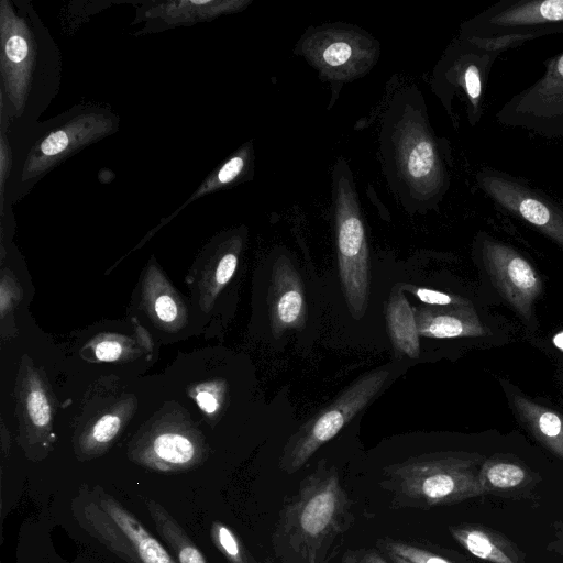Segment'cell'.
<instances>
[{
    "label": "cell",
    "mask_w": 563,
    "mask_h": 563,
    "mask_svg": "<svg viewBox=\"0 0 563 563\" xmlns=\"http://www.w3.org/2000/svg\"><path fill=\"white\" fill-rule=\"evenodd\" d=\"M62 54L32 3L0 2V111L8 126L38 121L57 96Z\"/></svg>",
    "instance_id": "1"
},
{
    "label": "cell",
    "mask_w": 563,
    "mask_h": 563,
    "mask_svg": "<svg viewBox=\"0 0 563 563\" xmlns=\"http://www.w3.org/2000/svg\"><path fill=\"white\" fill-rule=\"evenodd\" d=\"M120 120L109 106L75 104L45 121L8 126L12 167L7 181L1 217L5 207L24 198L51 170L87 146L114 134Z\"/></svg>",
    "instance_id": "2"
},
{
    "label": "cell",
    "mask_w": 563,
    "mask_h": 563,
    "mask_svg": "<svg viewBox=\"0 0 563 563\" xmlns=\"http://www.w3.org/2000/svg\"><path fill=\"white\" fill-rule=\"evenodd\" d=\"M79 526L126 563H176L137 518L103 488H82L71 501Z\"/></svg>",
    "instance_id": "3"
},
{
    "label": "cell",
    "mask_w": 563,
    "mask_h": 563,
    "mask_svg": "<svg viewBox=\"0 0 563 563\" xmlns=\"http://www.w3.org/2000/svg\"><path fill=\"white\" fill-rule=\"evenodd\" d=\"M347 497L333 467L322 461L317 470L301 482L295 499L286 507L280 532L297 552L317 554L330 538L345 527Z\"/></svg>",
    "instance_id": "4"
},
{
    "label": "cell",
    "mask_w": 563,
    "mask_h": 563,
    "mask_svg": "<svg viewBox=\"0 0 563 563\" xmlns=\"http://www.w3.org/2000/svg\"><path fill=\"white\" fill-rule=\"evenodd\" d=\"M527 41L529 38L518 36L478 38L460 35L439 62L433 77V90L452 119V100L461 97L466 104L468 123L475 126L481 121L486 85L496 58Z\"/></svg>",
    "instance_id": "5"
},
{
    "label": "cell",
    "mask_w": 563,
    "mask_h": 563,
    "mask_svg": "<svg viewBox=\"0 0 563 563\" xmlns=\"http://www.w3.org/2000/svg\"><path fill=\"white\" fill-rule=\"evenodd\" d=\"M470 461L445 454L410 457L386 468L399 504L429 507L460 501L483 493Z\"/></svg>",
    "instance_id": "6"
},
{
    "label": "cell",
    "mask_w": 563,
    "mask_h": 563,
    "mask_svg": "<svg viewBox=\"0 0 563 563\" xmlns=\"http://www.w3.org/2000/svg\"><path fill=\"white\" fill-rule=\"evenodd\" d=\"M334 187L340 280L350 312L358 320L368 306L369 257L357 195L343 161L335 166Z\"/></svg>",
    "instance_id": "7"
},
{
    "label": "cell",
    "mask_w": 563,
    "mask_h": 563,
    "mask_svg": "<svg viewBox=\"0 0 563 563\" xmlns=\"http://www.w3.org/2000/svg\"><path fill=\"white\" fill-rule=\"evenodd\" d=\"M388 376L389 371L385 368L365 373L307 420L286 442L280 468L292 474L303 466L379 394Z\"/></svg>",
    "instance_id": "8"
},
{
    "label": "cell",
    "mask_w": 563,
    "mask_h": 563,
    "mask_svg": "<svg viewBox=\"0 0 563 563\" xmlns=\"http://www.w3.org/2000/svg\"><path fill=\"white\" fill-rule=\"evenodd\" d=\"M391 167L400 181L422 203L440 202L450 186V178L435 137L426 118L404 115L394 126Z\"/></svg>",
    "instance_id": "9"
},
{
    "label": "cell",
    "mask_w": 563,
    "mask_h": 563,
    "mask_svg": "<svg viewBox=\"0 0 563 563\" xmlns=\"http://www.w3.org/2000/svg\"><path fill=\"white\" fill-rule=\"evenodd\" d=\"M475 179L496 208L527 222L563 249V198L492 167L478 170Z\"/></svg>",
    "instance_id": "10"
},
{
    "label": "cell",
    "mask_w": 563,
    "mask_h": 563,
    "mask_svg": "<svg viewBox=\"0 0 563 563\" xmlns=\"http://www.w3.org/2000/svg\"><path fill=\"white\" fill-rule=\"evenodd\" d=\"M542 76L512 96L496 113L499 124L539 136L563 137V52L543 63Z\"/></svg>",
    "instance_id": "11"
},
{
    "label": "cell",
    "mask_w": 563,
    "mask_h": 563,
    "mask_svg": "<svg viewBox=\"0 0 563 563\" xmlns=\"http://www.w3.org/2000/svg\"><path fill=\"white\" fill-rule=\"evenodd\" d=\"M563 33V0H501L467 20L460 35L529 40Z\"/></svg>",
    "instance_id": "12"
},
{
    "label": "cell",
    "mask_w": 563,
    "mask_h": 563,
    "mask_svg": "<svg viewBox=\"0 0 563 563\" xmlns=\"http://www.w3.org/2000/svg\"><path fill=\"white\" fill-rule=\"evenodd\" d=\"M478 250L501 294L522 314L530 312L541 291V282L531 264L511 246L482 233Z\"/></svg>",
    "instance_id": "13"
},
{
    "label": "cell",
    "mask_w": 563,
    "mask_h": 563,
    "mask_svg": "<svg viewBox=\"0 0 563 563\" xmlns=\"http://www.w3.org/2000/svg\"><path fill=\"white\" fill-rule=\"evenodd\" d=\"M305 52L320 70L338 78L363 71L374 59V45L364 35L331 29L307 40Z\"/></svg>",
    "instance_id": "14"
},
{
    "label": "cell",
    "mask_w": 563,
    "mask_h": 563,
    "mask_svg": "<svg viewBox=\"0 0 563 563\" xmlns=\"http://www.w3.org/2000/svg\"><path fill=\"white\" fill-rule=\"evenodd\" d=\"M269 320L277 339L287 330H301L306 325L307 310L301 277L285 255L273 264L268 292Z\"/></svg>",
    "instance_id": "15"
},
{
    "label": "cell",
    "mask_w": 563,
    "mask_h": 563,
    "mask_svg": "<svg viewBox=\"0 0 563 563\" xmlns=\"http://www.w3.org/2000/svg\"><path fill=\"white\" fill-rule=\"evenodd\" d=\"M245 1H167L144 2L134 23L145 22L144 32H155L184 24L211 20L241 9Z\"/></svg>",
    "instance_id": "16"
},
{
    "label": "cell",
    "mask_w": 563,
    "mask_h": 563,
    "mask_svg": "<svg viewBox=\"0 0 563 563\" xmlns=\"http://www.w3.org/2000/svg\"><path fill=\"white\" fill-rule=\"evenodd\" d=\"M420 336L454 339L482 336L485 327L467 302L452 306L422 305L413 308Z\"/></svg>",
    "instance_id": "17"
},
{
    "label": "cell",
    "mask_w": 563,
    "mask_h": 563,
    "mask_svg": "<svg viewBox=\"0 0 563 563\" xmlns=\"http://www.w3.org/2000/svg\"><path fill=\"white\" fill-rule=\"evenodd\" d=\"M201 457L196 442L180 433H162L136 454L139 463L161 472L194 467Z\"/></svg>",
    "instance_id": "18"
},
{
    "label": "cell",
    "mask_w": 563,
    "mask_h": 563,
    "mask_svg": "<svg viewBox=\"0 0 563 563\" xmlns=\"http://www.w3.org/2000/svg\"><path fill=\"white\" fill-rule=\"evenodd\" d=\"M386 321L390 341L399 355L416 358L420 354V335L415 311L407 300L401 285L390 292L386 307Z\"/></svg>",
    "instance_id": "19"
},
{
    "label": "cell",
    "mask_w": 563,
    "mask_h": 563,
    "mask_svg": "<svg viewBox=\"0 0 563 563\" xmlns=\"http://www.w3.org/2000/svg\"><path fill=\"white\" fill-rule=\"evenodd\" d=\"M144 505L176 563H207L203 553L178 521L159 503L145 498Z\"/></svg>",
    "instance_id": "20"
},
{
    "label": "cell",
    "mask_w": 563,
    "mask_h": 563,
    "mask_svg": "<svg viewBox=\"0 0 563 563\" xmlns=\"http://www.w3.org/2000/svg\"><path fill=\"white\" fill-rule=\"evenodd\" d=\"M515 404L520 416L531 429L563 456V418L552 410L522 398L515 400Z\"/></svg>",
    "instance_id": "21"
},
{
    "label": "cell",
    "mask_w": 563,
    "mask_h": 563,
    "mask_svg": "<svg viewBox=\"0 0 563 563\" xmlns=\"http://www.w3.org/2000/svg\"><path fill=\"white\" fill-rule=\"evenodd\" d=\"M451 531L454 538L473 555L493 563H514L483 531L460 528Z\"/></svg>",
    "instance_id": "22"
},
{
    "label": "cell",
    "mask_w": 563,
    "mask_h": 563,
    "mask_svg": "<svg viewBox=\"0 0 563 563\" xmlns=\"http://www.w3.org/2000/svg\"><path fill=\"white\" fill-rule=\"evenodd\" d=\"M210 537L216 548L225 556L229 563H256L239 537L222 522H212Z\"/></svg>",
    "instance_id": "23"
},
{
    "label": "cell",
    "mask_w": 563,
    "mask_h": 563,
    "mask_svg": "<svg viewBox=\"0 0 563 563\" xmlns=\"http://www.w3.org/2000/svg\"><path fill=\"white\" fill-rule=\"evenodd\" d=\"M525 471L511 463H494L484 468L485 481L495 488H510L525 479Z\"/></svg>",
    "instance_id": "24"
},
{
    "label": "cell",
    "mask_w": 563,
    "mask_h": 563,
    "mask_svg": "<svg viewBox=\"0 0 563 563\" xmlns=\"http://www.w3.org/2000/svg\"><path fill=\"white\" fill-rule=\"evenodd\" d=\"M382 547L387 553L396 554L411 563H451L434 553L404 542L385 541Z\"/></svg>",
    "instance_id": "25"
},
{
    "label": "cell",
    "mask_w": 563,
    "mask_h": 563,
    "mask_svg": "<svg viewBox=\"0 0 563 563\" xmlns=\"http://www.w3.org/2000/svg\"><path fill=\"white\" fill-rule=\"evenodd\" d=\"M401 287L404 290L410 291L421 302L428 306H452L465 302V300L461 297L452 296L450 294L442 292L439 290H433L412 285H401Z\"/></svg>",
    "instance_id": "26"
},
{
    "label": "cell",
    "mask_w": 563,
    "mask_h": 563,
    "mask_svg": "<svg viewBox=\"0 0 563 563\" xmlns=\"http://www.w3.org/2000/svg\"><path fill=\"white\" fill-rule=\"evenodd\" d=\"M120 426L121 422L118 417L112 415L102 417L92 429L89 448H102L108 444L117 435Z\"/></svg>",
    "instance_id": "27"
},
{
    "label": "cell",
    "mask_w": 563,
    "mask_h": 563,
    "mask_svg": "<svg viewBox=\"0 0 563 563\" xmlns=\"http://www.w3.org/2000/svg\"><path fill=\"white\" fill-rule=\"evenodd\" d=\"M27 410L35 426L45 427L48 424L51 420V408L42 390L34 389L29 394Z\"/></svg>",
    "instance_id": "28"
},
{
    "label": "cell",
    "mask_w": 563,
    "mask_h": 563,
    "mask_svg": "<svg viewBox=\"0 0 563 563\" xmlns=\"http://www.w3.org/2000/svg\"><path fill=\"white\" fill-rule=\"evenodd\" d=\"M238 265V254L236 252H227L220 258L214 274L216 283L222 287L225 285L231 277L233 276L235 268Z\"/></svg>",
    "instance_id": "29"
},
{
    "label": "cell",
    "mask_w": 563,
    "mask_h": 563,
    "mask_svg": "<svg viewBox=\"0 0 563 563\" xmlns=\"http://www.w3.org/2000/svg\"><path fill=\"white\" fill-rule=\"evenodd\" d=\"M155 311L158 318L165 322H172L177 317V306L169 296H161L156 299Z\"/></svg>",
    "instance_id": "30"
},
{
    "label": "cell",
    "mask_w": 563,
    "mask_h": 563,
    "mask_svg": "<svg viewBox=\"0 0 563 563\" xmlns=\"http://www.w3.org/2000/svg\"><path fill=\"white\" fill-rule=\"evenodd\" d=\"M121 345L115 341H103L95 347L96 357L100 361H114L121 354Z\"/></svg>",
    "instance_id": "31"
},
{
    "label": "cell",
    "mask_w": 563,
    "mask_h": 563,
    "mask_svg": "<svg viewBox=\"0 0 563 563\" xmlns=\"http://www.w3.org/2000/svg\"><path fill=\"white\" fill-rule=\"evenodd\" d=\"M199 407L208 413L214 412L218 408V401L213 394L203 390L196 396Z\"/></svg>",
    "instance_id": "32"
},
{
    "label": "cell",
    "mask_w": 563,
    "mask_h": 563,
    "mask_svg": "<svg viewBox=\"0 0 563 563\" xmlns=\"http://www.w3.org/2000/svg\"><path fill=\"white\" fill-rule=\"evenodd\" d=\"M357 563H387L376 551H365L358 559Z\"/></svg>",
    "instance_id": "33"
},
{
    "label": "cell",
    "mask_w": 563,
    "mask_h": 563,
    "mask_svg": "<svg viewBox=\"0 0 563 563\" xmlns=\"http://www.w3.org/2000/svg\"><path fill=\"white\" fill-rule=\"evenodd\" d=\"M394 563H411L396 554L387 553Z\"/></svg>",
    "instance_id": "34"
}]
</instances>
